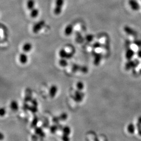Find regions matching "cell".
I'll return each mask as SVG.
<instances>
[{
  "mask_svg": "<svg viewBox=\"0 0 141 141\" xmlns=\"http://www.w3.org/2000/svg\"><path fill=\"white\" fill-rule=\"evenodd\" d=\"M59 116H60V121H65L68 118V114L65 112H64L63 113H62Z\"/></svg>",
  "mask_w": 141,
  "mask_h": 141,
  "instance_id": "obj_26",
  "label": "cell"
},
{
  "mask_svg": "<svg viewBox=\"0 0 141 141\" xmlns=\"http://www.w3.org/2000/svg\"><path fill=\"white\" fill-rule=\"evenodd\" d=\"M38 118L37 116H35L32 119V121L31 123V127L32 128H35L37 127V123H38Z\"/></svg>",
  "mask_w": 141,
  "mask_h": 141,
  "instance_id": "obj_20",
  "label": "cell"
},
{
  "mask_svg": "<svg viewBox=\"0 0 141 141\" xmlns=\"http://www.w3.org/2000/svg\"><path fill=\"white\" fill-rule=\"evenodd\" d=\"M127 130L130 133H132V134L135 131V127L134 125L132 123H130L127 127Z\"/></svg>",
  "mask_w": 141,
  "mask_h": 141,
  "instance_id": "obj_19",
  "label": "cell"
},
{
  "mask_svg": "<svg viewBox=\"0 0 141 141\" xmlns=\"http://www.w3.org/2000/svg\"><path fill=\"white\" fill-rule=\"evenodd\" d=\"M59 54L61 58H68L69 53L65 48H61L59 52Z\"/></svg>",
  "mask_w": 141,
  "mask_h": 141,
  "instance_id": "obj_16",
  "label": "cell"
},
{
  "mask_svg": "<svg viewBox=\"0 0 141 141\" xmlns=\"http://www.w3.org/2000/svg\"><path fill=\"white\" fill-rule=\"evenodd\" d=\"M46 24V22L43 20L39 21L33 26L32 32L34 34H37L43 29Z\"/></svg>",
  "mask_w": 141,
  "mask_h": 141,
  "instance_id": "obj_2",
  "label": "cell"
},
{
  "mask_svg": "<svg viewBox=\"0 0 141 141\" xmlns=\"http://www.w3.org/2000/svg\"><path fill=\"white\" fill-rule=\"evenodd\" d=\"M35 134L40 136V137L43 138L45 136V133L43 132V130L42 128L41 127H36L35 128Z\"/></svg>",
  "mask_w": 141,
  "mask_h": 141,
  "instance_id": "obj_15",
  "label": "cell"
},
{
  "mask_svg": "<svg viewBox=\"0 0 141 141\" xmlns=\"http://www.w3.org/2000/svg\"><path fill=\"white\" fill-rule=\"evenodd\" d=\"M6 113V110L4 108H1L0 109V115L1 116H5Z\"/></svg>",
  "mask_w": 141,
  "mask_h": 141,
  "instance_id": "obj_33",
  "label": "cell"
},
{
  "mask_svg": "<svg viewBox=\"0 0 141 141\" xmlns=\"http://www.w3.org/2000/svg\"><path fill=\"white\" fill-rule=\"evenodd\" d=\"M59 126L57 125H54L51 126L50 128V132L52 133H56L57 131L59 129Z\"/></svg>",
  "mask_w": 141,
  "mask_h": 141,
  "instance_id": "obj_25",
  "label": "cell"
},
{
  "mask_svg": "<svg viewBox=\"0 0 141 141\" xmlns=\"http://www.w3.org/2000/svg\"><path fill=\"white\" fill-rule=\"evenodd\" d=\"M135 43L138 46V47H141V40H136L135 41Z\"/></svg>",
  "mask_w": 141,
  "mask_h": 141,
  "instance_id": "obj_37",
  "label": "cell"
},
{
  "mask_svg": "<svg viewBox=\"0 0 141 141\" xmlns=\"http://www.w3.org/2000/svg\"><path fill=\"white\" fill-rule=\"evenodd\" d=\"M80 65H77V64H74L72 66L71 70L72 71L73 73H76L77 71H80Z\"/></svg>",
  "mask_w": 141,
  "mask_h": 141,
  "instance_id": "obj_22",
  "label": "cell"
},
{
  "mask_svg": "<svg viewBox=\"0 0 141 141\" xmlns=\"http://www.w3.org/2000/svg\"><path fill=\"white\" fill-rule=\"evenodd\" d=\"M80 71L84 74L87 73L88 71V69L85 66H80Z\"/></svg>",
  "mask_w": 141,
  "mask_h": 141,
  "instance_id": "obj_28",
  "label": "cell"
},
{
  "mask_svg": "<svg viewBox=\"0 0 141 141\" xmlns=\"http://www.w3.org/2000/svg\"><path fill=\"white\" fill-rule=\"evenodd\" d=\"M74 29V27L73 24H68L65 27L64 29V33L65 36H70L73 33Z\"/></svg>",
  "mask_w": 141,
  "mask_h": 141,
  "instance_id": "obj_4",
  "label": "cell"
},
{
  "mask_svg": "<svg viewBox=\"0 0 141 141\" xmlns=\"http://www.w3.org/2000/svg\"><path fill=\"white\" fill-rule=\"evenodd\" d=\"M62 139L64 141H69V136L67 135H63V136L62 137Z\"/></svg>",
  "mask_w": 141,
  "mask_h": 141,
  "instance_id": "obj_35",
  "label": "cell"
},
{
  "mask_svg": "<svg viewBox=\"0 0 141 141\" xmlns=\"http://www.w3.org/2000/svg\"><path fill=\"white\" fill-rule=\"evenodd\" d=\"M137 129L138 130V134L140 136H141V123L137 122Z\"/></svg>",
  "mask_w": 141,
  "mask_h": 141,
  "instance_id": "obj_31",
  "label": "cell"
},
{
  "mask_svg": "<svg viewBox=\"0 0 141 141\" xmlns=\"http://www.w3.org/2000/svg\"><path fill=\"white\" fill-rule=\"evenodd\" d=\"M58 92V87L55 85H52L49 89V95L51 98H54Z\"/></svg>",
  "mask_w": 141,
  "mask_h": 141,
  "instance_id": "obj_7",
  "label": "cell"
},
{
  "mask_svg": "<svg viewBox=\"0 0 141 141\" xmlns=\"http://www.w3.org/2000/svg\"><path fill=\"white\" fill-rule=\"evenodd\" d=\"M32 90L30 89L27 88L26 89L25 91V98L24 100L26 102L30 101L32 99Z\"/></svg>",
  "mask_w": 141,
  "mask_h": 141,
  "instance_id": "obj_8",
  "label": "cell"
},
{
  "mask_svg": "<svg viewBox=\"0 0 141 141\" xmlns=\"http://www.w3.org/2000/svg\"><path fill=\"white\" fill-rule=\"evenodd\" d=\"M76 87L78 90L81 91L84 88V84L82 81H78L76 84Z\"/></svg>",
  "mask_w": 141,
  "mask_h": 141,
  "instance_id": "obj_24",
  "label": "cell"
},
{
  "mask_svg": "<svg viewBox=\"0 0 141 141\" xmlns=\"http://www.w3.org/2000/svg\"><path fill=\"white\" fill-rule=\"evenodd\" d=\"M134 55V51H133L132 49L128 48L126 51V58L128 60H131V59L133 58Z\"/></svg>",
  "mask_w": 141,
  "mask_h": 141,
  "instance_id": "obj_17",
  "label": "cell"
},
{
  "mask_svg": "<svg viewBox=\"0 0 141 141\" xmlns=\"http://www.w3.org/2000/svg\"><path fill=\"white\" fill-rule=\"evenodd\" d=\"M32 44L29 42L25 43L22 46V50L26 53L30 52L32 49Z\"/></svg>",
  "mask_w": 141,
  "mask_h": 141,
  "instance_id": "obj_12",
  "label": "cell"
},
{
  "mask_svg": "<svg viewBox=\"0 0 141 141\" xmlns=\"http://www.w3.org/2000/svg\"><path fill=\"white\" fill-rule=\"evenodd\" d=\"M10 107L12 110L16 111L19 109L18 104L16 100H12L10 104Z\"/></svg>",
  "mask_w": 141,
  "mask_h": 141,
  "instance_id": "obj_14",
  "label": "cell"
},
{
  "mask_svg": "<svg viewBox=\"0 0 141 141\" xmlns=\"http://www.w3.org/2000/svg\"><path fill=\"white\" fill-rule=\"evenodd\" d=\"M64 3L65 0H55V7L54 9V13L55 15H60L61 13Z\"/></svg>",
  "mask_w": 141,
  "mask_h": 141,
  "instance_id": "obj_1",
  "label": "cell"
},
{
  "mask_svg": "<svg viewBox=\"0 0 141 141\" xmlns=\"http://www.w3.org/2000/svg\"><path fill=\"white\" fill-rule=\"evenodd\" d=\"M60 121V116H55L53 118V122L55 123H58Z\"/></svg>",
  "mask_w": 141,
  "mask_h": 141,
  "instance_id": "obj_34",
  "label": "cell"
},
{
  "mask_svg": "<svg viewBox=\"0 0 141 141\" xmlns=\"http://www.w3.org/2000/svg\"><path fill=\"white\" fill-rule=\"evenodd\" d=\"M94 37L93 35L91 34H89L86 35L85 37V40L88 42H91L93 41Z\"/></svg>",
  "mask_w": 141,
  "mask_h": 141,
  "instance_id": "obj_23",
  "label": "cell"
},
{
  "mask_svg": "<svg viewBox=\"0 0 141 141\" xmlns=\"http://www.w3.org/2000/svg\"><path fill=\"white\" fill-rule=\"evenodd\" d=\"M3 138H4L3 135L2 134V133H0V139L2 140L3 139Z\"/></svg>",
  "mask_w": 141,
  "mask_h": 141,
  "instance_id": "obj_39",
  "label": "cell"
},
{
  "mask_svg": "<svg viewBox=\"0 0 141 141\" xmlns=\"http://www.w3.org/2000/svg\"><path fill=\"white\" fill-rule=\"evenodd\" d=\"M95 58L94 63L95 65H98L102 59V55L100 53H95L94 54Z\"/></svg>",
  "mask_w": 141,
  "mask_h": 141,
  "instance_id": "obj_9",
  "label": "cell"
},
{
  "mask_svg": "<svg viewBox=\"0 0 141 141\" xmlns=\"http://www.w3.org/2000/svg\"><path fill=\"white\" fill-rule=\"evenodd\" d=\"M27 7L29 11H31L35 7V2L34 0H27Z\"/></svg>",
  "mask_w": 141,
  "mask_h": 141,
  "instance_id": "obj_13",
  "label": "cell"
},
{
  "mask_svg": "<svg viewBox=\"0 0 141 141\" xmlns=\"http://www.w3.org/2000/svg\"><path fill=\"white\" fill-rule=\"evenodd\" d=\"M124 31L125 32H126L127 34L128 35H129L130 36H137V33L136 32V31H135L134 29H133L132 27H130L129 26H125L124 27Z\"/></svg>",
  "mask_w": 141,
  "mask_h": 141,
  "instance_id": "obj_6",
  "label": "cell"
},
{
  "mask_svg": "<svg viewBox=\"0 0 141 141\" xmlns=\"http://www.w3.org/2000/svg\"><path fill=\"white\" fill-rule=\"evenodd\" d=\"M37 106L32 105L29 106V110L32 113H36L37 111Z\"/></svg>",
  "mask_w": 141,
  "mask_h": 141,
  "instance_id": "obj_27",
  "label": "cell"
},
{
  "mask_svg": "<svg viewBox=\"0 0 141 141\" xmlns=\"http://www.w3.org/2000/svg\"><path fill=\"white\" fill-rule=\"evenodd\" d=\"M19 61L22 64H26L28 61V57L27 55L24 53H22L19 57Z\"/></svg>",
  "mask_w": 141,
  "mask_h": 141,
  "instance_id": "obj_10",
  "label": "cell"
},
{
  "mask_svg": "<svg viewBox=\"0 0 141 141\" xmlns=\"http://www.w3.org/2000/svg\"><path fill=\"white\" fill-rule=\"evenodd\" d=\"M128 4L131 9L134 11H138L140 8L139 4L136 0H129Z\"/></svg>",
  "mask_w": 141,
  "mask_h": 141,
  "instance_id": "obj_3",
  "label": "cell"
},
{
  "mask_svg": "<svg viewBox=\"0 0 141 141\" xmlns=\"http://www.w3.org/2000/svg\"><path fill=\"white\" fill-rule=\"evenodd\" d=\"M138 55L139 57L141 58V50H140L139 51H138Z\"/></svg>",
  "mask_w": 141,
  "mask_h": 141,
  "instance_id": "obj_38",
  "label": "cell"
},
{
  "mask_svg": "<svg viewBox=\"0 0 141 141\" xmlns=\"http://www.w3.org/2000/svg\"><path fill=\"white\" fill-rule=\"evenodd\" d=\"M134 65V62L132 61H129V62H128V63L126 64V69H127L128 70H129L130 68L133 67Z\"/></svg>",
  "mask_w": 141,
  "mask_h": 141,
  "instance_id": "obj_29",
  "label": "cell"
},
{
  "mask_svg": "<svg viewBox=\"0 0 141 141\" xmlns=\"http://www.w3.org/2000/svg\"><path fill=\"white\" fill-rule=\"evenodd\" d=\"M29 106H29V105H28L27 103H26V104H24V105H23V109H24V110H29Z\"/></svg>",
  "mask_w": 141,
  "mask_h": 141,
  "instance_id": "obj_36",
  "label": "cell"
},
{
  "mask_svg": "<svg viewBox=\"0 0 141 141\" xmlns=\"http://www.w3.org/2000/svg\"><path fill=\"white\" fill-rule=\"evenodd\" d=\"M84 94L81 91V90H78L76 91L75 93V96H74V99L76 102H81L84 97Z\"/></svg>",
  "mask_w": 141,
  "mask_h": 141,
  "instance_id": "obj_5",
  "label": "cell"
},
{
  "mask_svg": "<svg viewBox=\"0 0 141 141\" xmlns=\"http://www.w3.org/2000/svg\"><path fill=\"white\" fill-rule=\"evenodd\" d=\"M59 65L61 67H65L68 66V62L65 58H61L59 61Z\"/></svg>",
  "mask_w": 141,
  "mask_h": 141,
  "instance_id": "obj_21",
  "label": "cell"
},
{
  "mask_svg": "<svg viewBox=\"0 0 141 141\" xmlns=\"http://www.w3.org/2000/svg\"><path fill=\"white\" fill-rule=\"evenodd\" d=\"M101 46H102V45L100 42H96L95 43H94L92 47H93V48L94 49H97V48H101Z\"/></svg>",
  "mask_w": 141,
  "mask_h": 141,
  "instance_id": "obj_30",
  "label": "cell"
},
{
  "mask_svg": "<svg viewBox=\"0 0 141 141\" xmlns=\"http://www.w3.org/2000/svg\"><path fill=\"white\" fill-rule=\"evenodd\" d=\"M63 134L69 136L71 133V129L68 126H65L62 128Z\"/></svg>",
  "mask_w": 141,
  "mask_h": 141,
  "instance_id": "obj_18",
  "label": "cell"
},
{
  "mask_svg": "<svg viewBox=\"0 0 141 141\" xmlns=\"http://www.w3.org/2000/svg\"><path fill=\"white\" fill-rule=\"evenodd\" d=\"M30 16L32 18H36L39 15V10L37 8L35 7L32 10L30 11Z\"/></svg>",
  "mask_w": 141,
  "mask_h": 141,
  "instance_id": "obj_11",
  "label": "cell"
},
{
  "mask_svg": "<svg viewBox=\"0 0 141 141\" xmlns=\"http://www.w3.org/2000/svg\"><path fill=\"white\" fill-rule=\"evenodd\" d=\"M83 38L82 37L80 33H77L76 35V40L78 42H81L83 41Z\"/></svg>",
  "mask_w": 141,
  "mask_h": 141,
  "instance_id": "obj_32",
  "label": "cell"
}]
</instances>
